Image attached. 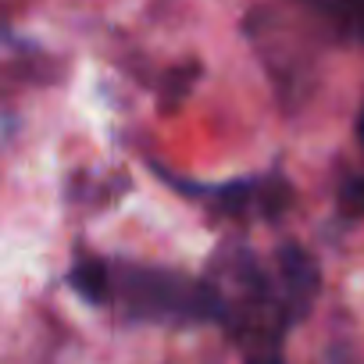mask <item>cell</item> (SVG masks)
<instances>
[{
  "instance_id": "277c9868",
  "label": "cell",
  "mask_w": 364,
  "mask_h": 364,
  "mask_svg": "<svg viewBox=\"0 0 364 364\" xmlns=\"http://www.w3.org/2000/svg\"><path fill=\"white\" fill-rule=\"evenodd\" d=\"M68 286L93 307L100 304H111V264L104 257H93V254H82L72 272H68Z\"/></svg>"
},
{
  "instance_id": "52a82bcc",
  "label": "cell",
  "mask_w": 364,
  "mask_h": 364,
  "mask_svg": "<svg viewBox=\"0 0 364 364\" xmlns=\"http://www.w3.org/2000/svg\"><path fill=\"white\" fill-rule=\"evenodd\" d=\"M357 136H360V146H364V107H360V118H357Z\"/></svg>"
},
{
  "instance_id": "7a4b0ae2",
  "label": "cell",
  "mask_w": 364,
  "mask_h": 364,
  "mask_svg": "<svg viewBox=\"0 0 364 364\" xmlns=\"http://www.w3.org/2000/svg\"><path fill=\"white\" fill-rule=\"evenodd\" d=\"M168 182L178 190H186L190 197H200L215 211L232 215V218H247V215L272 218L289 204V182H282L279 175L232 178V182H218V186H193V182H182V178H171V175H168Z\"/></svg>"
},
{
  "instance_id": "8992f818",
  "label": "cell",
  "mask_w": 364,
  "mask_h": 364,
  "mask_svg": "<svg viewBox=\"0 0 364 364\" xmlns=\"http://www.w3.org/2000/svg\"><path fill=\"white\" fill-rule=\"evenodd\" d=\"M247 364H282L279 343H257V350L247 353Z\"/></svg>"
},
{
  "instance_id": "5b68a950",
  "label": "cell",
  "mask_w": 364,
  "mask_h": 364,
  "mask_svg": "<svg viewBox=\"0 0 364 364\" xmlns=\"http://www.w3.org/2000/svg\"><path fill=\"white\" fill-rule=\"evenodd\" d=\"M304 4L339 36L364 43V0H304Z\"/></svg>"
},
{
  "instance_id": "3957f363",
  "label": "cell",
  "mask_w": 364,
  "mask_h": 364,
  "mask_svg": "<svg viewBox=\"0 0 364 364\" xmlns=\"http://www.w3.org/2000/svg\"><path fill=\"white\" fill-rule=\"evenodd\" d=\"M318 296V261L300 243H282L275 254V300L282 325H296Z\"/></svg>"
},
{
  "instance_id": "6da1fadb",
  "label": "cell",
  "mask_w": 364,
  "mask_h": 364,
  "mask_svg": "<svg viewBox=\"0 0 364 364\" xmlns=\"http://www.w3.org/2000/svg\"><path fill=\"white\" fill-rule=\"evenodd\" d=\"M111 304L129 321L150 325H208L225 321L222 293L211 279H186L168 268L111 264Z\"/></svg>"
}]
</instances>
